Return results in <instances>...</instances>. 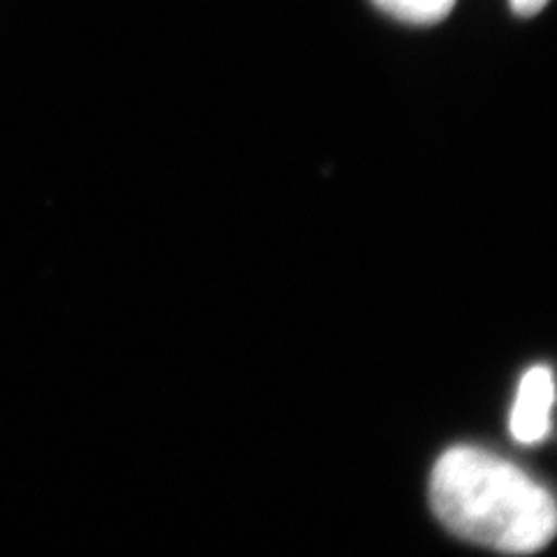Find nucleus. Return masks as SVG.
I'll return each mask as SVG.
<instances>
[{"instance_id":"3","label":"nucleus","mask_w":557,"mask_h":557,"mask_svg":"<svg viewBox=\"0 0 557 557\" xmlns=\"http://www.w3.org/2000/svg\"><path fill=\"white\" fill-rule=\"evenodd\" d=\"M372 3L393 20L428 26L446 20L458 0H372Z\"/></svg>"},{"instance_id":"4","label":"nucleus","mask_w":557,"mask_h":557,"mask_svg":"<svg viewBox=\"0 0 557 557\" xmlns=\"http://www.w3.org/2000/svg\"><path fill=\"white\" fill-rule=\"evenodd\" d=\"M509 3L518 16H534L548 5V0H509Z\"/></svg>"},{"instance_id":"2","label":"nucleus","mask_w":557,"mask_h":557,"mask_svg":"<svg viewBox=\"0 0 557 557\" xmlns=\"http://www.w3.org/2000/svg\"><path fill=\"white\" fill-rule=\"evenodd\" d=\"M555 399L553 374L548 368H532L518 383L511 409V434L518 444H539L550 432V411Z\"/></svg>"},{"instance_id":"1","label":"nucleus","mask_w":557,"mask_h":557,"mask_svg":"<svg viewBox=\"0 0 557 557\" xmlns=\"http://www.w3.org/2000/svg\"><path fill=\"white\" fill-rule=\"evenodd\" d=\"M432 509L467 542L502 553H536L555 534V502L520 467L479 448H450L434 465Z\"/></svg>"}]
</instances>
